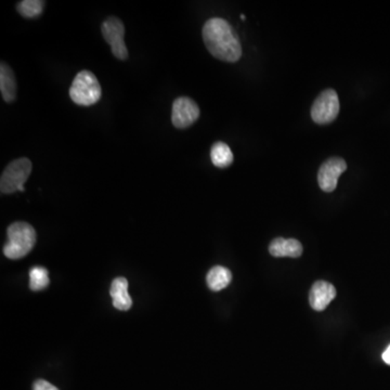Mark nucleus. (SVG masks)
Listing matches in <instances>:
<instances>
[{"label": "nucleus", "mask_w": 390, "mask_h": 390, "mask_svg": "<svg viewBox=\"0 0 390 390\" xmlns=\"http://www.w3.org/2000/svg\"><path fill=\"white\" fill-rule=\"evenodd\" d=\"M0 91L6 102H15L17 99V80L15 72L5 62H1L0 65Z\"/></svg>", "instance_id": "nucleus-12"}, {"label": "nucleus", "mask_w": 390, "mask_h": 390, "mask_svg": "<svg viewBox=\"0 0 390 390\" xmlns=\"http://www.w3.org/2000/svg\"><path fill=\"white\" fill-rule=\"evenodd\" d=\"M32 390H59L58 388L53 386V384L49 383L45 380H36L34 385H32Z\"/></svg>", "instance_id": "nucleus-17"}, {"label": "nucleus", "mask_w": 390, "mask_h": 390, "mask_svg": "<svg viewBox=\"0 0 390 390\" xmlns=\"http://www.w3.org/2000/svg\"><path fill=\"white\" fill-rule=\"evenodd\" d=\"M101 32L105 41L110 45L114 57L120 60H127L128 50L124 40L125 26L122 20L116 17H110L102 23Z\"/></svg>", "instance_id": "nucleus-5"}, {"label": "nucleus", "mask_w": 390, "mask_h": 390, "mask_svg": "<svg viewBox=\"0 0 390 390\" xmlns=\"http://www.w3.org/2000/svg\"><path fill=\"white\" fill-rule=\"evenodd\" d=\"M335 297L336 290L331 283L318 281L311 288L309 303L315 311H323Z\"/></svg>", "instance_id": "nucleus-9"}, {"label": "nucleus", "mask_w": 390, "mask_h": 390, "mask_svg": "<svg viewBox=\"0 0 390 390\" xmlns=\"http://www.w3.org/2000/svg\"><path fill=\"white\" fill-rule=\"evenodd\" d=\"M101 95L102 89L95 74L89 71L78 73L70 88L73 102L82 106H91L100 100Z\"/></svg>", "instance_id": "nucleus-3"}, {"label": "nucleus", "mask_w": 390, "mask_h": 390, "mask_svg": "<svg viewBox=\"0 0 390 390\" xmlns=\"http://www.w3.org/2000/svg\"><path fill=\"white\" fill-rule=\"evenodd\" d=\"M203 39L210 55L215 58L231 63L240 60V39L232 26L223 19L208 20L203 26Z\"/></svg>", "instance_id": "nucleus-1"}, {"label": "nucleus", "mask_w": 390, "mask_h": 390, "mask_svg": "<svg viewBox=\"0 0 390 390\" xmlns=\"http://www.w3.org/2000/svg\"><path fill=\"white\" fill-rule=\"evenodd\" d=\"M45 1L41 0H23L17 6L19 13L24 18H36L43 13Z\"/></svg>", "instance_id": "nucleus-16"}, {"label": "nucleus", "mask_w": 390, "mask_h": 390, "mask_svg": "<svg viewBox=\"0 0 390 390\" xmlns=\"http://www.w3.org/2000/svg\"><path fill=\"white\" fill-rule=\"evenodd\" d=\"M3 254L9 259L26 257L36 244V231L30 223L17 221L9 225Z\"/></svg>", "instance_id": "nucleus-2"}, {"label": "nucleus", "mask_w": 390, "mask_h": 390, "mask_svg": "<svg viewBox=\"0 0 390 390\" xmlns=\"http://www.w3.org/2000/svg\"><path fill=\"white\" fill-rule=\"evenodd\" d=\"M49 273L47 269L40 266L32 267L30 271V288L34 292L45 290L49 286Z\"/></svg>", "instance_id": "nucleus-15"}, {"label": "nucleus", "mask_w": 390, "mask_h": 390, "mask_svg": "<svg viewBox=\"0 0 390 390\" xmlns=\"http://www.w3.org/2000/svg\"><path fill=\"white\" fill-rule=\"evenodd\" d=\"M269 252L275 257L297 258L303 254V245L295 239L277 238L270 243Z\"/></svg>", "instance_id": "nucleus-10"}, {"label": "nucleus", "mask_w": 390, "mask_h": 390, "mask_svg": "<svg viewBox=\"0 0 390 390\" xmlns=\"http://www.w3.org/2000/svg\"><path fill=\"white\" fill-rule=\"evenodd\" d=\"M210 158L216 167L223 168L229 167L232 165L233 153L230 147L225 142L214 143L213 147L210 149Z\"/></svg>", "instance_id": "nucleus-14"}, {"label": "nucleus", "mask_w": 390, "mask_h": 390, "mask_svg": "<svg viewBox=\"0 0 390 390\" xmlns=\"http://www.w3.org/2000/svg\"><path fill=\"white\" fill-rule=\"evenodd\" d=\"M347 169V164L340 158H331L321 165L318 183L324 192H333L337 187L338 178Z\"/></svg>", "instance_id": "nucleus-8"}, {"label": "nucleus", "mask_w": 390, "mask_h": 390, "mask_svg": "<svg viewBox=\"0 0 390 390\" xmlns=\"http://www.w3.org/2000/svg\"><path fill=\"white\" fill-rule=\"evenodd\" d=\"M232 280V273L223 266L212 268L206 277L208 288L214 292H219L227 288Z\"/></svg>", "instance_id": "nucleus-13"}, {"label": "nucleus", "mask_w": 390, "mask_h": 390, "mask_svg": "<svg viewBox=\"0 0 390 390\" xmlns=\"http://www.w3.org/2000/svg\"><path fill=\"white\" fill-rule=\"evenodd\" d=\"M200 118V108L194 100L188 97L176 99L171 112V122L178 129L192 126Z\"/></svg>", "instance_id": "nucleus-7"}, {"label": "nucleus", "mask_w": 390, "mask_h": 390, "mask_svg": "<svg viewBox=\"0 0 390 390\" xmlns=\"http://www.w3.org/2000/svg\"><path fill=\"white\" fill-rule=\"evenodd\" d=\"M32 164L28 158H22L12 162L5 168L0 178V190L3 194H11L24 191V183L32 174Z\"/></svg>", "instance_id": "nucleus-4"}, {"label": "nucleus", "mask_w": 390, "mask_h": 390, "mask_svg": "<svg viewBox=\"0 0 390 390\" xmlns=\"http://www.w3.org/2000/svg\"><path fill=\"white\" fill-rule=\"evenodd\" d=\"M340 113V99L333 89H326L321 93L311 109V118L319 125L332 123Z\"/></svg>", "instance_id": "nucleus-6"}, {"label": "nucleus", "mask_w": 390, "mask_h": 390, "mask_svg": "<svg viewBox=\"0 0 390 390\" xmlns=\"http://www.w3.org/2000/svg\"><path fill=\"white\" fill-rule=\"evenodd\" d=\"M110 294L113 306L118 310L127 311L133 306V299L128 292V281L125 278H118L113 281Z\"/></svg>", "instance_id": "nucleus-11"}, {"label": "nucleus", "mask_w": 390, "mask_h": 390, "mask_svg": "<svg viewBox=\"0 0 390 390\" xmlns=\"http://www.w3.org/2000/svg\"><path fill=\"white\" fill-rule=\"evenodd\" d=\"M383 360L385 361V363L390 365V345L388 346L387 349L384 351Z\"/></svg>", "instance_id": "nucleus-18"}]
</instances>
